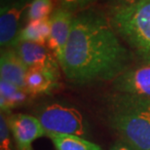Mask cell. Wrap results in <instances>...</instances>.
I'll return each mask as SVG.
<instances>
[{
	"mask_svg": "<svg viewBox=\"0 0 150 150\" xmlns=\"http://www.w3.org/2000/svg\"><path fill=\"white\" fill-rule=\"evenodd\" d=\"M113 29L132 47L150 56V0L116 7L110 19Z\"/></svg>",
	"mask_w": 150,
	"mask_h": 150,
	"instance_id": "obj_3",
	"label": "cell"
},
{
	"mask_svg": "<svg viewBox=\"0 0 150 150\" xmlns=\"http://www.w3.org/2000/svg\"><path fill=\"white\" fill-rule=\"evenodd\" d=\"M49 137L57 150H101L100 146L82 137L70 134H51Z\"/></svg>",
	"mask_w": 150,
	"mask_h": 150,
	"instance_id": "obj_14",
	"label": "cell"
},
{
	"mask_svg": "<svg viewBox=\"0 0 150 150\" xmlns=\"http://www.w3.org/2000/svg\"><path fill=\"white\" fill-rule=\"evenodd\" d=\"M113 2V4L116 5V7H122V6H128L137 3L139 0H110Z\"/></svg>",
	"mask_w": 150,
	"mask_h": 150,
	"instance_id": "obj_19",
	"label": "cell"
},
{
	"mask_svg": "<svg viewBox=\"0 0 150 150\" xmlns=\"http://www.w3.org/2000/svg\"><path fill=\"white\" fill-rule=\"evenodd\" d=\"M114 86L125 95L150 100V59L128 67L115 79Z\"/></svg>",
	"mask_w": 150,
	"mask_h": 150,
	"instance_id": "obj_5",
	"label": "cell"
},
{
	"mask_svg": "<svg viewBox=\"0 0 150 150\" xmlns=\"http://www.w3.org/2000/svg\"><path fill=\"white\" fill-rule=\"evenodd\" d=\"M130 53L111 23L95 12L74 17L59 67L68 80L85 84L116 79L128 68Z\"/></svg>",
	"mask_w": 150,
	"mask_h": 150,
	"instance_id": "obj_1",
	"label": "cell"
},
{
	"mask_svg": "<svg viewBox=\"0 0 150 150\" xmlns=\"http://www.w3.org/2000/svg\"><path fill=\"white\" fill-rule=\"evenodd\" d=\"M51 33L50 18L37 21H29L25 28L19 32L18 42H32L40 45H47ZM16 43V44H17ZM15 44V45H16Z\"/></svg>",
	"mask_w": 150,
	"mask_h": 150,
	"instance_id": "obj_12",
	"label": "cell"
},
{
	"mask_svg": "<svg viewBox=\"0 0 150 150\" xmlns=\"http://www.w3.org/2000/svg\"><path fill=\"white\" fill-rule=\"evenodd\" d=\"M46 136L70 134L82 137L86 134L84 118L76 108L62 104H51L42 109L38 117Z\"/></svg>",
	"mask_w": 150,
	"mask_h": 150,
	"instance_id": "obj_4",
	"label": "cell"
},
{
	"mask_svg": "<svg viewBox=\"0 0 150 150\" xmlns=\"http://www.w3.org/2000/svg\"><path fill=\"white\" fill-rule=\"evenodd\" d=\"M59 69L48 67L28 68L25 76V91L29 96L48 94L59 86Z\"/></svg>",
	"mask_w": 150,
	"mask_h": 150,
	"instance_id": "obj_10",
	"label": "cell"
},
{
	"mask_svg": "<svg viewBox=\"0 0 150 150\" xmlns=\"http://www.w3.org/2000/svg\"><path fill=\"white\" fill-rule=\"evenodd\" d=\"M31 0H15L1 6L0 11V45L3 49L14 47L20 32V20L28 10Z\"/></svg>",
	"mask_w": 150,
	"mask_h": 150,
	"instance_id": "obj_6",
	"label": "cell"
},
{
	"mask_svg": "<svg viewBox=\"0 0 150 150\" xmlns=\"http://www.w3.org/2000/svg\"><path fill=\"white\" fill-rule=\"evenodd\" d=\"M29 94L25 90L15 86L8 81H0V106L3 111H9L16 106L21 105L28 100Z\"/></svg>",
	"mask_w": 150,
	"mask_h": 150,
	"instance_id": "obj_13",
	"label": "cell"
},
{
	"mask_svg": "<svg viewBox=\"0 0 150 150\" xmlns=\"http://www.w3.org/2000/svg\"><path fill=\"white\" fill-rule=\"evenodd\" d=\"M15 0H1V6H4V5H7L9 3L13 2Z\"/></svg>",
	"mask_w": 150,
	"mask_h": 150,
	"instance_id": "obj_20",
	"label": "cell"
},
{
	"mask_svg": "<svg viewBox=\"0 0 150 150\" xmlns=\"http://www.w3.org/2000/svg\"><path fill=\"white\" fill-rule=\"evenodd\" d=\"M0 150H11L10 127L3 113L0 116Z\"/></svg>",
	"mask_w": 150,
	"mask_h": 150,
	"instance_id": "obj_16",
	"label": "cell"
},
{
	"mask_svg": "<svg viewBox=\"0 0 150 150\" xmlns=\"http://www.w3.org/2000/svg\"><path fill=\"white\" fill-rule=\"evenodd\" d=\"M28 68L23 64L14 49L1 51L0 58V74L1 79L25 90V76Z\"/></svg>",
	"mask_w": 150,
	"mask_h": 150,
	"instance_id": "obj_11",
	"label": "cell"
},
{
	"mask_svg": "<svg viewBox=\"0 0 150 150\" xmlns=\"http://www.w3.org/2000/svg\"><path fill=\"white\" fill-rule=\"evenodd\" d=\"M73 19L72 12L61 7L56 9L50 17L51 33L47 42V47L56 57L58 62L62 59L68 38L70 36Z\"/></svg>",
	"mask_w": 150,
	"mask_h": 150,
	"instance_id": "obj_8",
	"label": "cell"
},
{
	"mask_svg": "<svg viewBox=\"0 0 150 150\" xmlns=\"http://www.w3.org/2000/svg\"><path fill=\"white\" fill-rule=\"evenodd\" d=\"M111 126L139 150H150V100L125 95L114 105Z\"/></svg>",
	"mask_w": 150,
	"mask_h": 150,
	"instance_id": "obj_2",
	"label": "cell"
},
{
	"mask_svg": "<svg viewBox=\"0 0 150 150\" xmlns=\"http://www.w3.org/2000/svg\"><path fill=\"white\" fill-rule=\"evenodd\" d=\"M14 50L28 68L48 67L59 69L58 59L44 45L25 41L18 42L14 46Z\"/></svg>",
	"mask_w": 150,
	"mask_h": 150,
	"instance_id": "obj_9",
	"label": "cell"
},
{
	"mask_svg": "<svg viewBox=\"0 0 150 150\" xmlns=\"http://www.w3.org/2000/svg\"><path fill=\"white\" fill-rule=\"evenodd\" d=\"M94 1L95 0H57L59 7L72 12V13L87 7Z\"/></svg>",
	"mask_w": 150,
	"mask_h": 150,
	"instance_id": "obj_17",
	"label": "cell"
},
{
	"mask_svg": "<svg viewBox=\"0 0 150 150\" xmlns=\"http://www.w3.org/2000/svg\"><path fill=\"white\" fill-rule=\"evenodd\" d=\"M7 120L19 150H32V142L46 136L43 126L36 117L20 113L11 115Z\"/></svg>",
	"mask_w": 150,
	"mask_h": 150,
	"instance_id": "obj_7",
	"label": "cell"
},
{
	"mask_svg": "<svg viewBox=\"0 0 150 150\" xmlns=\"http://www.w3.org/2000/svg\"><path fill=\"white\" fill-rule=\"evenodd\" d=\"M54 8H55V0H31L26 10V17L28 22L50 18V15L55 12Z\"/></svg>",
	"mask_w": 150,
	"mask_h": 150,
	"instance_id": "obj_15",
	"label": "cell"
},
{
	"mask_svg": "<svg viewBox=\"0 0 150 150\" xmlns=\"http://www.w3.org/2000/svg\"><path fill=\"white\" fill-rule=\"evenodd\" d=\"M109 150H139L134 147V145H132L131 143L127 142L124 139L118 140L110 147Z\"/></svg>",
	"mask_w": 150,
	"mask_h": 150,
	"instance_id": "obj_18",
	"label": "cell"
}]
</instances>
